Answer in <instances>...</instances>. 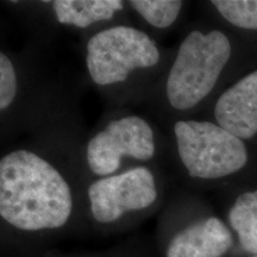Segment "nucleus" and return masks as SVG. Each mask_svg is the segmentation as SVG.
<instances>
[{
  "mask_svg": "<svg viewBox=\"0 0 257 257\" xmlns=\"http://www.w3.org/2000/svg\"><path fill=\"white\" fill-rule=\"evenodd\" d=\"M69 185L51 163L19 149L0 161V216L17 231L40 233L62 229L73 214Z\"/></svg>",
  "mask_w": 257,
  "mask_h": 257,
  "instance_id": "obj_1",
  "label": "nucleus"
},
{
  "mask_svg": "<svg viewBox=\"0 0 257 257\" xmlns=\"http://www.w3.org/2000/svg\"><path fill=\"white\" fill-rule=\"evenodd\" d=\"M230 56V41L223 32L192 31L180 44L167 79L169 104L180 111L197 106L216 86Z\"/></svg>",
  "mask_w": 257,
  "mask_h": 257,
  "instance_id": "obj_2",
  "label": "nucleus"
},
{
  "mask_svg": "<svg viewBox=\"0 0 257 257\" xmlns=\"http://www.w3.org/2000/svg\"><path fill=\"white\" fill-rule=\"evenodd\" d=\"M174 134L180 160L192 178H224L248 161L243 141L211 121L179 120Z\"/></svg>",
  "mask_w": 257,
  "mask_h": 257,
  "instance_id": "obj_3",
  "label": "nucleus"
},
{
  "mask_svg": "<svg viewBox=\"0 0 257 257\" xmlns=\"http://www.w3.org/2000/svg\"><path fill=\"white\" fill-rule=\"evenodd\" d=\"M160 61V50L146 32L118 25L89 38L86 63L96 85L123 82L135 69L150 68Z\"/></svg>",
  "mask_w": 257,
  "mask_h": 257,
  "instance_id": "obj_4",
  "label": "nucleus"
},
{
  "mask_svg": "<svg viewBox=\"0 0 257 257\" xmlns=\"http://www.w3.org/2000/svg\"><path fill=\"white\" fill-rule=\"evenodd\" d=\"M156 199L155 178L146 167L101 178L88 187L92 218L102 225L115 224L128 213L147 210Z\"/></svg>",
  "mask_w": 257,
  "mask_h": 257,
  "instance_id": "obj_5",
  "label": "nucleus"
},
{
  "mask_svg": "<svg viewBox=\"0 0 257 257\" xmlns=\"http://www.w3.org/2000/svg\"><path fill=\"white\" fill-rule=\"evenodd\" d=\"M155 155V137L143 118L130 115L110 121L88 142L87 163L95 175L107 176L120 167L124 156L148 161Z\"/></svg>",
  "mask_w": 257,
  "mask_h": 257,
  "instance_id": "obj_6",
  "label": "nucleus"
},
{
  "mask_svg": "<svg viewBox=\"0 0 257 257\" xmlns=\"http://www.w3.org/2000/svg\"><path fill=\"white\" fill-rule=\"evenodd\" d=\"M233 244L229 227L217 217L201 218L169 237L165 257H223Z\"/></svg>",
  "mask_w": 257,
  "mask_h": 257,
  "instance_id": "obj_7",
  "label": "nucleus"
},
{
  "mask_svg": "<svg viewBox=\"0 0 257 257\" xmlns=\"http://www.w3.org/2000/svg\"><path fill=\"white\" fill-rule=\"evenodd\" d=\"M214 115L218 125L240 140L257 134V70L248 74L218 99Z\"/></svg>",
  "mask_w": 257,
  "mask_h": 257,
  "instance_id": "obj_8",
  "label": "nucleus"
},
{
  "mask_svg": "<svg viewBox=\"0 0 257 257\" xmlns=\"http://www.w3.org/2000/svg\"><path fill=\"white\" fill-rule=\"evenodd\" d=\"M53 9L60 23L87 28L96 22L110 21L123 9L119 0H55Z\"/></svg>",
  "mask_w": 257,
  "mask_h": 257,
  "instance_id": "obj_9",
  "label": "nucleus"
},
{
  "mask_svg": "<svg viewBox=\"0 0 257 257\" xmlns=\"http://www.w3.org/2000/svg\"><path fill=\"white\" fill-rule=\"evenodd\" d=\"M229 221L244 251L257 255V191L243 193L236 199Z\"/></svg>",
  "mask_w": 257,
  "mask_h": 257,
  "instance_id": "obj_10",
  "label": "nucleus"
},
{
  "mask_svg": "<svg viewBox=\"0 0 257 257\" xmlns=\"http://www.w3.org/2000/svg\"><path fill=\"white\" fill-rule=\"evenodd\" d=\"M182 2L176 0H131L130 5L153 27L168 28L176 21Z\"/></svg>",
  "mask_w": 257,
  "mask_h": 257,
  "instance_id": "obj_11",
  "label": "nucleus"
},
{
  "mask_svg": "<svg viewBox=\"0 0 257 257\" xmlns=\"http://www.w3.org/2000/svg\"><path fill=\"white\" fill-rule=\"evenodd\" d=\"M212 4L234 27L257 30V0H216Z\"/></svg>",
  "mask_w": 257,
  "mask_h": 257,
  "instance_id": "obj_12",
  "label": "nucleus"
},
{
  "mask_svg": "<svg viewBox=\"0 0 257 257\" xmlns=\"http://www.w3.org/2000/svg\"><path fill=\"white\" fill-rule=\"evenodd\" d=\"M17 95V76L11 60L0 54V110L5 111Z\"/></svg>",
  "mask_w": 257,
  "mask_h": 257,
  "instance_id": "obj_13",
  "label": "nucleus"
},
{
  "mask_svg": "<svg viewBox=\"0 0 257 257\" xmlns=\"http://www.w3.org/2000/svg\"><path fill=\"white\" fill-rule=\"evenodd\" d=\"M248 257H257V255H250V256H248Z\"/></svg>",
  "mask_w": 257,
  "mask_h": 257,
  "instance_id": "obj_14",
  "label": "nucleus"
}]
</instances>
